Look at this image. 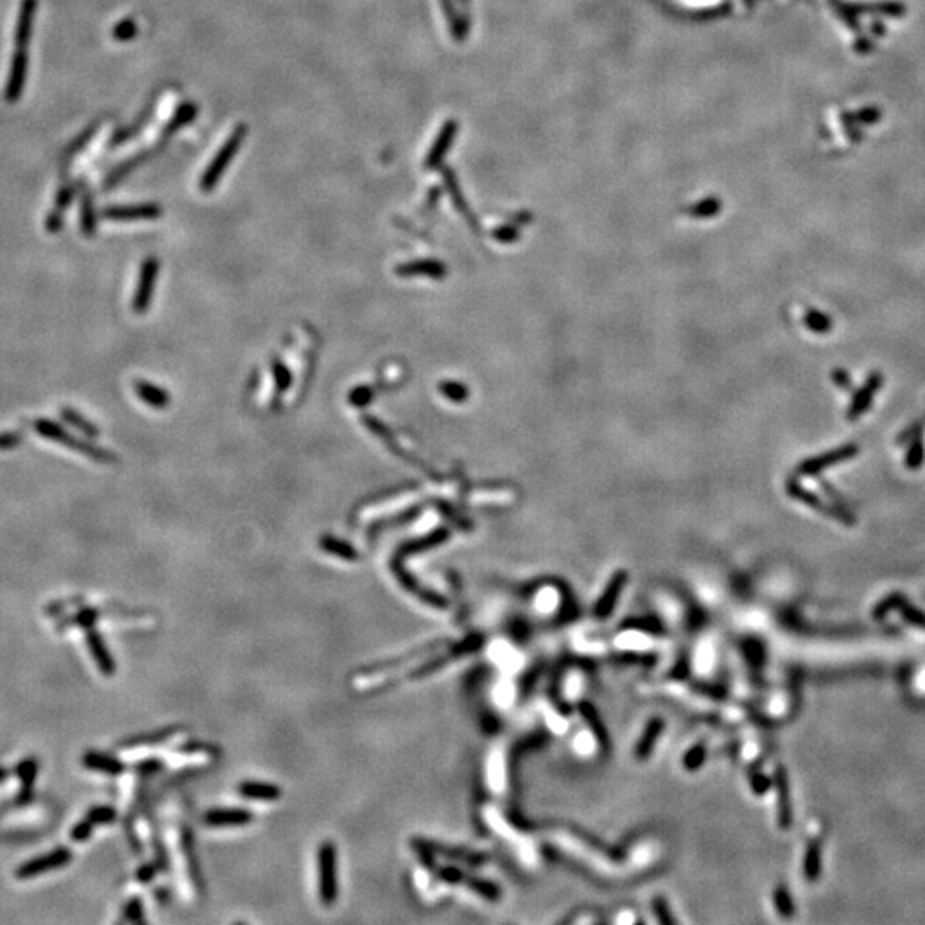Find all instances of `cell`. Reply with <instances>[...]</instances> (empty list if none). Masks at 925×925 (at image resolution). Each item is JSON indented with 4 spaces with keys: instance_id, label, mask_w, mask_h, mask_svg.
I'll return each mask as SVG.
<instances>
[{
    "instance_id": "cell-1",
    "label": "cell",
    "mask_w": 925,
    "mask_h": 925,
    "mask_svg": "<svg viewBox=\"0 0 925 925\" xmlns=\"http://www.w3.org/2000/svg\"><path fill=\"white\" fill-rule=\"evenodd\" d=\"M35 430H37L41 437H45V439L62 444V446L69 447V449L79 451V453L84 454V456H90L91 460L98 463H115V456H113L112 453H108V451L105 449H99V447H96L95 444H91L90 440L70 436L64 427H60L59 423L53 422V420L48 418L37 420V422H35Z\"/></svg>"
},
{
    "instance_id": "cell-2",
    "label": "cell",
    "mask_w": 925,
    "mask_h": 925,
    "mask_svg": "<svg viewBox=\"0 0 925 925\" xmlns=\"http://www.w3.org/2000/svg\"><path fill=\"white\" fill-rule=\"evenodd\" d=\"M245 137H247V126L240 124V126L235 127L233 133H231L230 137L223 142L220 151L216 153L213 162L209 163L208 168H206L204 175H202L201 182H199V187H201L202 192H211L213 188L216 187V184L220 182V179L223 177L225 170L228 168L230 163L233 162L238 149H240L242 144H244Z\"/></svg>"
},
{
    "instance_id": "cell-3",
    "label": "cell",
    "mask_w": 925,
    "mask_h": 925,
    "mask_svg": "<svg viewBox=\"0 0 925 925\" xmlns=\"http://www.w3.org/2000/svg\"><path fill=\"white\" fill-rule=\"evenodd\" d=\"M318 889L324 906L338 899V848L333 841H322L318 850Z\"/></svg>"
},
{
    "instance_id": "cell-4",
    "label": "cell",
    "mask_w": 925,
    "mask_h": 925,
    "mask_svg": "<svg viewBox=\"0 0 925 925\" xmlns=\"http://www.w3.org/2000/svg\"><path fill=\"white\" fill-rule=\"evenodd\" d=\"M70 860H72V852H70L67 846H59V848L52 850V852L45 853V855H40L37 857V859L26 860L24 864H21V866L16 869V877L17 879L40 877L46 873H52V870L60 869V867L69 866Z\"/></svg>"
},
{
    "instance_id": "cell-5",
    "label": "cell",
    "mask_w": 925,
    "mask_h": 925,
    "mask_svg": "<svg viewBox=\"0 0 925 925\" xmlns=\"http://www.w3.org/2000/svg\"><path fill=\"white\" fill-rule=\"evenodd\" d=\"M859 451H860L859 446H855V444H845V446H839L836 447V449L826 451V453L819 454V456L809 458L807 461L800 463L797 471H799L800 475L806 476L819 475L823 469L830 468V466L839 465V463H845L852 460V458H855L857 454H859Z\"/></svg>"
},
{
    "instance_id": "cell-6",
    "label": "cell",
    "mask_w": 925,
    "mask_h": 925,
    "mask_svg": "<svg viewBox=\"0 0 925 925\" xmlns=\"http://www.w3.org/2000/svg\"><path fill=\"white\" fill-rule=\"evenodd\" d=\"M159 271V262L156 257H148L141 266V275H139V283L136 288V297H134L133 307L136 314H144L148 311L153 298V290H155V280Z\"/></svg>"
},
{
    "instance_id": "cell-7",
    "label": "cell",
    "mask_w": 925,
    "mask_h": 925,
    "mask_svg": "<svg viewBox=\"0 0 925 925\" xmlns=\"http://www.w3.org/2000/svg\"><path fill=\"white\" fill-rule=\"evenodd\" d=\"M26 76H28V53L26 48H16L12 55V62H10V69H9V77H7L6 83V91H3V98H6L7 103H16L17 99L21 98L24 91V84H26Z\"/></svg>"
},
{
    "instance_id": "cell-8",
    "label": "cell",
    "mask_w": 925,
    "mask_h": 925,
    "mask_svg": "<svg viewBox=\"0 0 925 925\" xmlns=\"http://www.w3.org/2000/svg\"><path fill=\"white\" fill-rule=\"evenodd\" d=\"M882 380H884V379H882V376L879 372L869 373V377H867L866 382L862 384V387H860V389L857 391L855 394H853L852 403H850L848 411H846V418H848L850 422H855V420H859L860 416H862L867 410H869L870 407H873V401H874V398H876L877 391L881 389Z\"/></svg>"
},
{
    "instance_id": "cell-9",
    "label": "cell",
    "mask_w": 925,
    "mask_h": 925,
    "mask_svg": "<svg viewBox=\"0 0 925 925\" xmlns=\"http://www.w3.org/2000/svg\"><path fill=\"white\" fill-rule=\"evenodd\" d=\"M788 492H790V496L795 497V499H799L800 503H804V504H806V506H809V507H812V509H817V511L824 512V514L830 516V518L838 519V521L846 523V525H852V523L855 521V519H853L852 516L848 514V512L843 511V509H839V507H831V506H824V503H823V499H821V497H817L816 494L810 492V490H807L806 487L799 485V483H797L795 480H792V482H788Z\"/></svg>"
},
{
    "instance_id": "cell-10",
    "label": "cell",
    "mask_w": 925,
    "mask_h": 925,
    "mask_svg": "<svg viewBox=\"0 0 925 925\" xmlns=\"http://www.w3.org/2000/svg\"><path fill=\"white\" fill-rule=\"evenodd\" d=\"M84 636H86V645L90 648L91 656L92 660H95L98 670L101 672L103 675H108V677L115 674L117 670L115 660H113L106 643L103 641L101 634H99L95 627H88L84 629Z\"/></svg>"
},
{
    "instance_id": "cell-11",
    "label": "cell",
    "mask_w": 925,
    "mask_h": 925,
    "mask_svg": "<svg viewBox=\"0 0 925 925\" xmlns=\"http://www.w3.org/2000/svg\"><path fill=\"white\" fill-rule=\"evenodd\" d=\"M106 220L113 222H134V220H155L162 216V208L156 204L110 206L103 211Z\"/></svg>"
},
{
    "instance_id": "cell-12",
    "label": "cell",
    "mask_w": 925,
    "mask_h": 925,
    "mask_svg": "<svg viewBox=\"0 0 925 925\" xmlns=\"http://www.w3.org/2000/svg\"><path fill=\"white\" fill-rule=\"evenodd\" d=\"M38 0H23L17 14L16 30H14V43L16 48H26L33 33V21L37 16Z\"/></svg>"
},
{
    "instance_id": "cell-13",
    "label": "cell",
    "mask_w": 925,
    "mask_h": 925,
    "mask_svg": "<svg viewBox=\"0 0 925 925\" xmlns=\"http://www.w3.org/2000/svg\"><path fill=\"white\" fill-rule=\"evenodd\" d=\"M254 821V814L247 809H235V807H222V809L208 810L204 823L209 826H245Z\"/></svg>"
},
{
    "instance_id": "cell-14",
    "label": "cell",
    "mask_w": 925,
    "mask_h": 925,
    "mask_svg": "<svg viewBox=\"0 0 925 925\" xmlns=\"http://www.w3.org/2000/svg\"><path fill=\"white\" fill-rule=\"evenodd\" d=\"M83 764L88 770L99 771V773L110 775V777H120L126 771V764L115 756L99 752V750H88L83 756Z\"/></svg>"
},
{
    "instance_id": "cell-15",
    "label": "cell",
    "mask_w": 925,
    "mask_h": 925,
    "mask_svg": "<svg viewBox=\"0 0 925 925\" xmlns=\"http://www.w3.org/2000/svg\"><path fill=\"white\" fill-rule=\"evenodd\" d=\"M777 786H778V823L783 830H788L793 823V810L792 799H790V783L786 771L783 768L777 770Z\"/></svg>"
},
{
    "instance_id": "cell-16",
    "label": "cell",
    "mask_w": 925,
    "mask_h": 925,
    "mask_svg": "<svg viewBox=\"0 0 925 925\" xmlns=\"http://www.w3.org/2000/svg\"><path fill=\"white\" fill-rule=\"evenodd\" d=\"M185 730L184 727L180 725H173V727H165L159 728V730L151 732L148 735H137V737L127 739L124 742H120V747L122 749H139V747H149V746H159V743H165L168 740H172L177 735H180Z\"/></svg>"
},
{
    "instance_id": "cell-17",
    "label": "cell",
    "mask_w": 925,
    "mask_h": 925,
    "mask_svg": "<svg viewBox=\"0 0 925 925\" xmlns=\"http://www.w3.org/2000/svg\"><path fill=\"white\" fill-rule=\"evenodd\" d=\"M238 793L245 799L251 800H264V802H276L283 797V790L273 783H264V781H244L238 785Z\"/></svg>"
},
{
    "instance_id": "cell-18",
    "label": "cell",
    "mask_w": 925,
    "mask_h": 925,
    "mask_svg": "<svg viewBox=\"0 0 925 925\" xmlns=\"http://www.w3.org/2000/svg\"><path fill=\"white\" fill-rule=\"evenodd\" d=\"M136 394L151 408H166L170 403V396L165 389L146 380H137Z\"/></svg>"
},
{
    "instance_id": "cell-19",
    "label": "cell",
    "mask_w": 925,
    "mask_h": 925,
    "mask_svg": "<svg viewBox=\"0 0 925 925\" xmlns=\"http://www.w3.org/2000/svg\"><path fill=\"white\" fill-rule=\"evenodd\" d=\"M823 870V846L819 841H812L804 857V876L807 881L814 882L821 877Z\"/></svg>"
},
{
    "instance_id": "cell-20",
    "label": "cell",
    "mask_w": 925,
    "mask_h": 925,
    "mask_svg": "<svg viewBox=\"0 0 925 925\" xmlns=\"http://www.w3.org/2000/svg\"><path fill=\"white\" fill-rule=\"evenodd\" d=\"M319 547H321L322 550H326L327 554L336 555V557L344 558V561H358V558H360V555H358L357 549H355L353 545L347 543L344 540L336 538V536L331 535L322 536V538L319 540Z\"/></svg>"
},
{
    "instance_id": "cell-21",
    "label": "cell",
    "mask_w": 925,
    "mask_h": 925,
    "mask_svg": "<svg viewBox=\"0 0 925 925\" xmlns=\"http://www.w3.org/2000/svg\"><path fill=\"white\" fill-rule=\"evenodd\" d=\"M197 112H199V108H197V105H195V103H192V101L182 103V105L177 108L175 115L172 117V120L168 122V126L165 127V134L177 133L179 129H182V127L188 126L191 122H194Z\"/></svg>"
},
{
    "instance_id": "cell-22",
    "label": "cell",
    "mask_w": 925,
    "mask_h": 925,
    "mask_svg": "<svg viewBox=\"0 0 925 925\" xmlns=\"http://www.w3.org/2000/svg\"><path fill=\"white\" fill-rule=\"evenodd\" d=\"M925 460V440H924V432H917L912 439L908 440V451H906V458H905V465L906 468L910 469H917L922 466V463Z\"/></svg>"
},
{
    "instance_id": "cell-23",
    "label": "cell",
    "mask_w": 925,
    "mask_h": 925,
    "mask_svg": "<svg viewBox=\"0 0 925 925\" xmlns=\"http://www.w3.org/2000/svg\"><path fill=\"white\" fill-rule=\"evenodd\" d=\"M60 415H62V418L66 420L67 423H70V425H72V427H76L77 430H81V432L86 434V436H90V437H98V434H99V432H98V427L92 425V423L90 422V420L84 418V416L81 415L79 411L72 410V408H62V411H60Z\"/></svg>"
},
{
    "instance_id": "cell-24",
    "label": "cell",
    "mask_w": 925,
    "mask_h": 925,
    "mask_svg": "<svg viewBox=\"0 0 925 925\" xmlns=\"http://www.w3.org/2000/svg\"><path fill=\"white\" fill-rule=\"evenodd\" d=\"M81 230L86 237H91L96 230V213L90 194L84 195L81 202Z\"/></svg>"
},
{
    "instance_id": "cell-25",
    "label": "cell",
    "mask_w": 925,
    "mask_h": 925,
    "mask_svg": "<svg viewBox=\"0 0 925 925\" xmlns=\"http://www.w3.org/2000/svg\"><path fill=\"white\" fill-rule=\"evenodd\" d=\"M896 612H899L903 621L908 622L910 625H915V627L924 629L925 631V612L917 608L915 605H910L908 601L905 600L902 605H899V608Z\"/></svg>"
},
{
    "instance_id": "cell-26",
    "label": "cell",
    "mask_w": 925,
    "mask_h": 925,
    "mask_svg": "<svg viewBox=\"0 0 925 925\" xmlns=\"http://www.w3.org/2000/svg\"><path fill=\"white\" fill-rule=\"evenodd\" d=\"M905 595L902 593H893V595L886 596L884 600H881L874 608V619H884L889 612H896L899 608V605L905 601Z\"/></svg>"
},
{
    "instance_id": "cell-27",
    "label": "cell",
    "mask_w": 925,
    "mask_h": 925,
    "mask_svg": "<svg viewBox=\"0 0 925 925\" xmlns=\"http://www.w3.org/2000/svg\"><path fill=\"white\" fill-rule=\"evenodd\" d=\"M273 376H275L276 393L278 394L286 393L288 387L291 386V372L286 369V365H284L281 360H278V358L273 360Z\"/></svg>"
},
{
    "instance_id": "cell-28",
    "label": "cell",
    "mask_w": 925,
    "mask_h": 925,
    "mask_svg": "<svg viewBox=\"0 0 925 925\" xmlns=\"http://www.w3.org/2000/svg\"><path fill=\"white\" fill-rule=\"evenodd\" d=\"M806 326L809 327L810 331H814V333L824 334V333H828V331H831L833 324H831V319L828 318V315H824L823 312L809 311L806 314Z\"/></svg>"
},
{
    "instance_id": "cell-29",
    "label": "cell",
    "mask_w": 925,
    "mask_h": 925,
    "mask_svg": "<svg viewBox=\"0 0 925 925\" xmlns=\"http://www.w3.org/2000/svg\"><path fill=\"white\" fill-rule=\"evenodd\" d=\"M396 273L400 276H411V275H439L440 269L439 266L434 264V262H413V264H405V266H398Z\"/></svg>"
},
{
    "instance_id": "cell-30",
    "label": "cell",
    "mask_w": 925,
    "mask_h": 925,
    "mask_svg": "<svg viewBox=\"0 0 925 925\" xmlns=\"http://www.w3.org/2000/svg\"><path fill=\"white\" fill-rule=\"evenodd\" d=\"M88 819L92 824H112L117 819V810L110 806H95L88 810Z\"/></svg>"
},
{
    "instance_id": "cell-31",
    "label": "cell",
    "mask_w": 925,
    "mask_h": 925,
    "mask_svg": "<svg viewBox=\"0 0 925 925\" xmlns=\"http://www.w3.org/2000/svg\"><path fill=\"white\" fill-rule=\"evenodd\" d=\"M144 920V903L139 896L127 902L122 912V922H142Z\"/></svg>"
},
{
    "instance_id": "cell-32",
    "label": "cell",
    "mask_w": 925,
    "mask_h": 925,
    "mask_svg": "<svg viewBox=\"0 0 925 925\" xmlns=\"http://www.w3.org/2000/svg\"><path fill=\"white\" fill-rule=\"evenodd\" d=\"M137 35V24L134 19H122L119 24H115L112 30V37L113 40L117 41H129L133 38H136Z\"/></svg>"
},
{
    "instance_id": "cell-33",
    "label": "cell",
    "mask_w": 925,
    "mask_h": 925,
    "mask_svg": "<svg viewBox=\"0 0 925 925\" xmlns=\"http://www.w3.org/2000/svg\"><path fill=\"white\" fill-rule=\"evenodd\" d=\"M37 771H38L37 761L26 759L19 764L17 775H19V780L21 783H23L24 790H31V786L35 785V781H37Z\"/></svg>"
},
{
    "instance_id": "cell-34",
    "label": "cell",
    "mask_w": 925,
    "mask_h": 925,
    "mask_svg": "<svg viewBox=\"0 0 925 925\" xmlns=\"http://www.w3.org/2000/svg\"><path fill=\"white\" fill-rule=\"evenodd\" d=\"M139 162H141V158L129 159V162H126V163H122V165H120V166H117V168L113 170V172L110 173L108 177H106V180H105V188H112L113 185L119 184L120 180L126 179V177L130 173V170H133L134 166H136Z\"/></svg>"
},
{
    "instance_id": "cell-35",
    "label": "cell",
    "mask_w": 925,
    "mask_h": 925,
    "mask_svg": "<svg viewBox=\"0 0 925 925\" xmlns=\"http://www.w3.org/2000/svg\"><path fill=\"white\" fill-rule=\"evenodd\" d=\"M175 752L177 754H197V752L199 754H201V752L215 754L216 749H215V746H211V743L201 742V740H188V742H185L184 746L177 747Z\"/></svg>"
},
{
    "instance_id": "cell-36",
    "label": "cell",
    "mask_w": 925,
    "mask_h": 925,
    "mask_svg": "<svg viewBox=\"0 0 925 925\" xmlns=\"http://www.w3.org/2000/svg\"><path fill=\"white\" fill-rule=\"evenodd\" d=\"M372 398H373L372 387L358 386V387H355L353 391H351L350 396H348V400H350V403L353 405V407L362 408V407H367L370 401H372Z\"/></svg>"
},
{
    "instance_id": "cell-37",
    "label": "cell",
    "mask_w": 925,
    "mask_h": 925,
    "mask_svg": "<svg viewBox=\"0 0 925 925\" xmlns=\"http://www.w3.org/2000/svg\"><path fill=\"white\" fill-rule=\"evenodd\" d=\"M92 830H95V824H92L88 817H84L83 821H79V823L70 830V839L76 843L86 841V839L92 835Z\"/></svg>"
},
{
    "instance_id": "cell-38",
    "label": "cell",
    "mask_w": 925,
    "mask_h": 925,
    "mask_svg": "<svg viewBox=\"0 0 925 925\" xmlns=\"http://www.w3.org/2000/svg\"><path fill=\"white\" fill-rule=\"evenodd\" d=\"M775 902H777L778 910L783 917H793V912H795V906H793L792 898H790L788 891L783 888H778L777 893H775Z\"/></svg>"
},
{
    "instance_id": "cell-39",
    "label": "cell",
    "mask_w": 925,
    "mask_h": 925,
    "mask_svg": "<svg viewBox=\"0 0 925 925\" xmlns=\"http://www.w3.org/2000/svg\"><path fill=\"white\" fill-rule=\"evenodd\" d=\"M99 612H96L95 608H84L81 610L79 614H76L74 617L69 619V622H74V625H81V627L88 629L95 625V622L98 621Z\"/></svg>"
},
{
    "instance_id": "cell-40",
    "label": "cell",
    "mask_w": 925,
    "mask_h": 925,
    "mask_svg": "<svg viewBox=\"0 0 925 925\" xmlns=\"http://www.w3.org/2000/svg\"><path fill=\"white\" fill-rule=\"evenodd\" d=\"M62 225H64L62 213L57 211V209H55V211L50 213L48 216H46L45 228H46V231H50V233H57V231H60V230H62Z\"/></svg>"
},
{
    "instance_id": "cell-41",
    "label": "cell",
    "mask_w": 925,
    "mask_h": 925,
    "mask_svg": "<svg viewBox=\"0 0 925 925\" xmlns=\"http://www.w3.org/2000/svg\"><path fill=\"white\" fill-rule=\"evenodd\" d=\"M72 195H74V191H72V188H70V187H62V188H60L59 194H57V201H55V209H57V211L62 213L64 209H66L67 206L70 204V201H72Z\"/></svg>"
},
{
    "instance_id": "cell-42",
    "label": "cell",
    "mask_w": 925,
    "mask_h": 925,
    "mask_svg": "<svg viewBox=\"0 0 925 925\" xmlns=\"http://www.w3.org/2000/svg\"><path fill=\"white\" fill-rule=\"evenodd\" d=\"M21 442V436H17L16 432H2L0 434V449H14V447L19 446Z\"/></svg>"
},
{
    "instance_id": "cell-43",
    "label": "cell",
    "mask_w": 925,
    "mask_h": 925,
    "mask_svg": "<svg viewBox=\"0 0 925 925\" xmlns=\"http://www.w3.org/2000/svg\"><path fill=\"white\" fill-rule=\"evenodd\" d=\"M162 766H163V764L159 763V759L158 761L149 759V761H142V763H139L136 766V771L139 775H153V773H156V771L162 770Z\"/></svg>"
},
{
    "instance_id": "cell-44",
    "label": "cell",
    "mask_w": 925,
    "mask_h": 925,
    "mask_svg": "<svg viewBox=\"0 0 925 925\" xmlns=\"http://www.w3.org/2000/svg\"><path fill=\"white\" fill-rule=\"evenodd\" d=\"M752 788L757 795L761 793H766L768 788H770V780H768L764 775H754L752 777Z\"/></svg>"
},
{
    "instance_id": "cell-45",
    "label": "cell",
    "mask_w": 925,
    "mask_h": 925,
    "mask_svg": "<svg viewBox=\"0 0 925 925\" xmlns=\"http://www.w3.org/2000/svg\"><path fill=\"white\" fill-rule=\"evenodd\" d=\"M156 874H158V867L153 866V864H146V866H142L141 869H139L137 877H139V881L149 882L153 877L156 876Z\"/></svg>"
},
{
    "instance_id": "cell-46",
    "label": "cell",
    "mask_w": 925,
    "mask_h": 925,
    "mask_svg": "<svg viewBox=\"0 0 925 925\" xmlns=\"http://www.w3.org/2000/svg\"><path fill=\"white\" fill-rule=\"evenodd\" d=\"M833 380H835L836 386L843 387V389H850V387H852V380H850V376L845 372V370H835V372H833Z\"/></svg>"
}]
</instances>
